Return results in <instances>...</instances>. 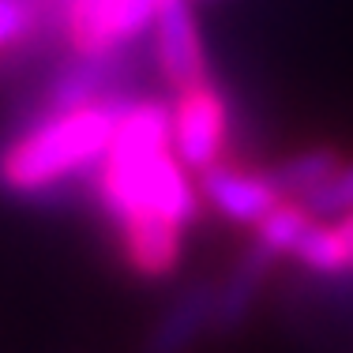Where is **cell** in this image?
I'll list each match as a JSON object with an SVG mask.
<instances>
[{
    "label": "cell",
    "instance_id": "cell-7",
    "mask_svg": "<svg viewBox=\"0 0 353 353\" xmlns=\"http://www.w3.org/2000/svg\"><path fill=\"white\" fill-rule=\"evenodd\" d=\"M274 259L279 256H274L271 248H263L259 241H252V248L237 259V267L230 271V279L218 285V293H214V331L230 334V331H237V327L245 323L252 301L259 297V290H263L267 271H271Z\"/></svg>",
    "mask_w": 353,
    "mask_h": 353
},
{
    "label": "cell",
    "instance_id": "cell-13",
    "mask_svg": "<svg viewBox=\"0 0 353 353\" xmlns=\"http://www.w3.org/2000/svg\"><path fill=\"white\" fill-rule=\"evenodd\" d=\"M34 27V4L30 0H0V49L19 46Z\"/></svg>",
    "mask_w": 353,
    "mask_h": 353
},
{
    "label": "cell",
    "instance_id": "cell-5",
    "mask_svg": "<svg viewBox=\"0 0 353 353\" xmlns=\"http://www.w3.org/2000/svg\"><path fill=\"white\" fill-rule=\"evenodd\" d=\"M199 192L222 218L237 225H259L274 207L282 203L279 188L267 173H248L241 165L214 162L211 170L199 173Z\"/></svg>",
    "mask_w": 353,
    "mask_h": 353
},
{
    "label": "cell",
    "instance_id": "cell-9",
    "mask_svg": "<svg viewBox=\"0 0 353 353\" xmlns=\"http://www.w3.org/2000/svg\"><path fill=\"white\" fill-rule=\"evenodd\" d=\"M301 267L316 274H350L353 271V211L331 222H312L305 237L290 252Z\"/></svg>",
    "mask_w": 353,
    "mask_h": 353
},
{
    "label": "cell",
    "instance_id": "cell-2",
    "mask_svg": "<svg viewBox=\"0 0 353 353\" xmlns=\"http://www.w3.org/2000/svg\"><path fill=\"white\" fill-rule=\"evenodd\" d=\"M128 98L105 94L98 102L49 109L46 117L0 154V188L15 196H34L68 176L94 170L113 143Z\"/></svg>",
    "mask_w": 353,
    "mask_h": 353
},
{
    "label": "cell",
    "instance_id": "cell-8",
    "mask_svg": "<svg viewBox=\"0 0 353 353\" xmlns=\"http://www.w3.org/2000/svg\"><path fill=\"white\" fill-rule=\"evenodd\" d=\"M121 245L128 267L143 279H165L181 263V230L162 218H139L121 225Z\"/></svg>",
    "mask_w": 353,
    "mask_h": 353
},
{
    "label": "cell",
    "instance_id": "cell-12",
    "mask_svg": "<svg viewBox=\"0 0 353 353\" xmlns=\"http://www.w3.org/2000/svg\"><path fill=\"white\" fill-rule=\"evenodd\" d=\"M316 222H331V218H342L353 211V162H342L334 176H327L319 188H312L308 196L297 199Z\"/></svg>",
    "mask_w": 353,
    "mask_h": 353
},
{
    "label": "cell",
    "instance_id": "cell-10",
    "mask_svg": "<svg viewBox=\"0 0 353 353\" xmlns=\"http://www.w3.org/2000/svg\"><path fill=\"white\" fill-rule=\"evenodd\" d=\"M339 165H342L339 150H331V147H308V150H301V154L279 162L274 170H267V176H271V184L279 188L282 199H301V196H308L312 188H319L327 176H334Z\"/></svg>",
    "mask_w": 353,
    "mask_h": 353
},
{
    "label": "cell",
    "instance_id": "cell-6",
    "mask_svg": "<svg viewBox=\"0 0 353 353\" xmlns=\"http://www.w3.org/2000/svg\"><path fill=\"white\" fill-rule=\"evenodd\" d=\"M214 293L218 285L211 282L188 285L150 327L143 353H188L199 342V334L214 331Z\"/></svg>",
    "mask_w": 353,
    "mask_h": 353
},
{
    "label": "cell",
    "instance_id": "cell-4",
    "mask_svg": "<svg viewBox=\"0 0 353 353\" xmlns=\"http://www.w3.org/2000/svg\"><path fill=\"white\" fill-rule=\"evenodd\" d=\"M150 30H154L158 72H162V79L173 90L211 83V64H207L203 38H199V27H196V15H192L188 0H162Z\"/></svg>",
    "mask_w": 353,
    "mask_h": 353
},
{
    "label": "cell",
    "instance_id": "cell-11",
    "mask_svg": "<svg viewBox=\"0 0 353 353\" xmlns=\"http://www.w3.org/2000/svg\"><path fill=\"white\" fill-rule=\"evenodd\" d=\"M312 222H316V218L308 214L305 207L297 203V199H282V203L256 225V241H259L263 248H271L274 256H290L293 245L305 237V230H308Z\"/></svg>",
    "mask_w": 353,
    "mask_h": 353
},
{
    "label": "cell",
    "instance_id": "cell-3",
    "mask_svg": "<svg viewBox=\"0 0 353 353\" xmlns=\"http://www.w3.org/2000/svg\"><path fill=\"white\" fill-rule=\"evenodd\" d=\"M225 136H230V109L214 83L176 90V102L170 109V147L184 170L203 173L222 162Z\"/></svg>",
    "mask_w": 353,
    "mask_h": 353
},
{
    "label": "cell",
    "instance_id": "cell-1",
    "mask_svg": "<svg viewBox=\"0 0 353 353\" xmlns=\"http://www.w3.org/2000/svg\"><path fill=\"white\" fill-rule=\"evenodd\" d=\"M98 196L117 225L139 222V218H162L184 230L196 222V188L170 147V105H124L113 143L98 162Z\"/></svg>",
    "mask_w": 353,
    "mask_h": 353
}]
</instances>
